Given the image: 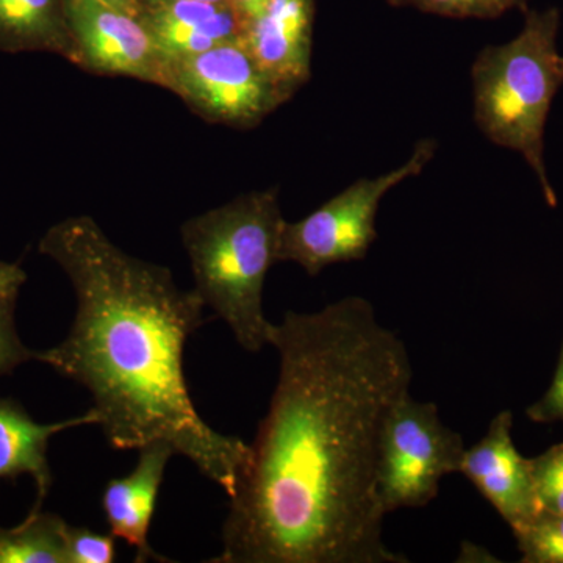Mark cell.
Instances as JSON below:
<instances>
[{
  "mask_svg": "<svg viewBox=\"0 0 563 563\" xmlns=\"http://www.w3.org/2000/svg\"><path fill=\"white\" fill-rule=\"evenodd\" d=\"M280 368L213 563H406L384 542L380 437L409 395L406 344L362 296L272 325Z\"/></svg>",
  "mask_w": 563,
  "mask_h": 563,
  "instance_id": "1",
  "label": "cell"
},
{
  "mask_svg": "<svg viewBox=\"0 0 563 563\" xmlns=\"http://www.w3.org/2000/svg\"><path fill=\"white\" fill-rule=\"evenodd\" d=\"M38 247L68 276L77 309L68 336L35 361L91 393L111 448L169 443L231 498L251 444L211 429L191 401L184 351L203 322L198 291L122 251L87 214L52 225Z\"/></svg>",
  "mask_w": 563,
  "mask_h": 563,
  "instance_id": "2",
  "label": "cell"
},
{
  "mask_svg": "<svg viewBox=\"0 0 563 563\" xmlns=\"http://www.w3.org/2000/svg\"><path fill=\"white\" fill-rule=\"evenodd\" d=\"M284 222L279 192L269 188L244 192L190 218L180 229L195 290L247 352L269 344L273 322L263 312V288L279 262Z\"/></svg>",
  "mask_w": 563,
  "mask_h": 563,
  "instance_id": "3",
  "label": "cell"
},
{
  "mask_svg": "<svg viewBox=\"0 0 563 563\" xmlns=\"http://www.w3.org/2000/svg\"><path fill=\"white\" fill-rule=\"evenodd\" d=\"M559 11H528L523 31L509 43L479 52L472 69L474 121L492 143L523 155L544 199L558 203L544 166V125L563 85L558 51Z\"/></svg>",
  "mask_w": 563,
  "mask_h": 563,
  "instance_id": "4",
  "label": "cell"
},
{
  "mask_svg": "<svg viewBox=\"0 0 563 563\" xmlns=\"http://www.w3.org/2000/svg\"><path fill=\"white\" fill-rule=\"evenodd\" d=\"M437 152L433 140H421L409 161L374 179L354 181L302 220L282 225L279 262L298 263L317 276L335 263L362 261L377 240L376 217L384 196L420 176Z\"/></svg>",
  "mask_w": 563,
  "mask_h": 563,
  "instance_id": "5",
  "label": "cell"
},
{
  "mask_svg": "<svg viewBox=\"0 0 563 563\" xmlns=\"http://www.w3.org/2000/svg\"><path fill=\"white\" fill-rule=\"evenodd\" d=\"M465 451L461 433L444 424L435 404L410 393L399 399L380 437L377 490L385 514L432 503L443 477L461 473Z\"/></svg>",
  "mask_w": 563,
  "mask_h": 563,
  "instance_id": "6",
  "label": "cell"
},
{
  "mask_svg": "<svg viewBox=\"0 0 563 563\" xmlns=\"http://www.w3.org/2000/svg\"><path fill=\"white\" fill-rule=\"evenodd\" d=\"M163 88L202 120L242 131L257 128L290 101L242 40L169 60Z\"/></svg>",
  "mask_w": 563,
  "mask_h": 563,
  "instance_id": "7",
  "label": "cell"
},
{
  "mask_svg": "<svg viewBox=\"0 0 563 563\" xmlns=\"http://www.w3.org/2000/svg\"><path fill=\"white\" fill-rule=\"evenodd\" d=\"M70 36L69 62L95 76L165 85L166 60L140 18L101 0H63Z\"/></svg>",
  "mask_w": 563,
  "mask_h": 563,
  "instance_id": "8",
  "label": "cell"
},
{
  "mask_svg": "<svg viewBox=\"0 0 563 563\" xmlns=\"http://www.w3.org/2000/svg\"><path fill=\"white\" fill-rule=\"evenodd\" d=\"M509 410L496 415L483 439L466 448L461 466V473L510 528L526 523L542 510L531 459H526L515 446Z\"/></svg>",
  "mask_w": 563,
  "mask_h": 563,
  "instance_id": "9",
  "label": "cell"
},
{
  "mask_svg": "<svg viewBox=\"0 0 563 563\" xmlns=\"http://www.w3.org/2000/svg\"><path fill=\"white\" fill-rule=\"evenodd\" d=\"M313 22V0H268L244 24V46L290 99L312 77Z\"/></svg>",
  "mask_w": 563,
  "mask_h": 563,
  "instance_id": "10",
  "label": "cell"
},
{
  "mask_svg": "<svg viewBox=\"0 0 563 563\" xmlns=\"http://www.w3.org/2000/svg\"><path fill=\"white\" fill-rule=\"evenodd\" d=\"M139 463L128 476L111 479L102 495V509L110 532L136 551V562H168L152 551L150 531L155 504L169 459L172 444L154 442L140 448Z\"/></svg>",
  "mask_w": 563,
  "mask_h": 563,
  "instance_id": "11",
  "label": "cell"
},
{
  "mask_svg": "<svg viewBox=\"0 0 563 563\" xmlns=\"http://www.w3.org/2000/svg\"><path fill=\"white\" fill-rule=\"evenodd\" d=\"M139 18L168 62L242 40L246 24L231 2L154 3L144 5Z\"/></svg>",
  "mask_w": 563,
  "mask_h": 563,
  "instance_id": "12",
  "label": "cell"
},
{
  "mask_svg": "<svg viewBox=\"0 0 563 563\" xmlns=\"http://www.w3.org/2000/svg\"><path fill=\"white\" fill-rule=\"evenodd\" d=\"M88 424H98L95 409L81 417L40 424L20 402L0 398V481H14L22 474L31 476L36 487L33 509H41L54 481L47 459L52 437Z\"/></svg>",
  "mask_w": 563,
  "mask_h": 563,
  "instance_id": "13",
  "label": "cell"
},
{
  "mask_svg": "<svg viewBox=\"0 0 563 563\" xmlns=\"http://www.w3.org/2000/svg\"><path fill=\"white\" fill-rule=\"evenodd\" d=\"M0 52H46L69 62L70 36L63 0H0Z\"/></svg>",
  "mask_w": 563,
  "mask_h": 563,
  "instance_id": "14",
  "label": "cell"
},
{
  "mask_svg": "<svg viewBox=\"0 0 563 563\" xmlns=\"http://www.w3.org/2000/svg\"><path fill=\"white\" fill-rule=\"evenodd\" d=\"M68 523L58 515L32 509L14 528H0V563H68Z\"/></svg>",
  "mask_w": 563,
  "mask_h": 563,
  "instance_id": "15",
  "label": "cell"
},
{
  "mask_svg": "<svg viewBox=\"0 0 563 563\" xmlns=\"http://www.w3.org/2000/svg\"><path fill=\"white\" fill-rule=\"evenodd\" d=\"M523 563H563V515L540 510L512 528Z\"/></svg>",
  "mask_w": 563,
  "mask_h": 563,
  "instance_id": "16",
  "label": "cell"
},
{
  "mask_svg": "<svg viewBox=\"0 0 563 563\" xmlns=\"http://www.w3.org/2000/svg\"><path fill=\"white\" fill-rule=\"evenodd\" d=\"M393 7H410L444 18L492 20L514 9L525 10L528 0H387Z\"/></svg>",
  "mask_w": 563,
  "mask_h": 563,
  "instance_id": "17",
  "label": "cell"
},
{
  "mask_svg": "<svg viewBox=\"0 0 563 563\" xmlns=\"http://www.w3.org/2000/svg\"><path fill=\"white\" fill-rule=\"evenodd\" d=\"M531 465L540 506L563 515V442L531 459Z\"/></svg>",
  "mask_w": 563,
  "mask_h": 563,
  "instance_id": "18",
  "label": "cell"
},
{
  "mask_svg": "<svg viewBox=\"0 0 563 563\" xmlns=\"http://www.w3.org/2000/svg\"><path fill=\"white\" fill-rule=\"evenodd\" d=\"M66 551L68 563H111L117 558V537L68 526Z\"/></svg>",
  "mask_w": 563,
  "mask_h": 563,
  "instance_id": "19",
  "label": "cell"
},
{
  "mask_svg": "<svg viewBox=\"0 0 563 563\" xmlns=\"http://www.w3.org/2000/svg\"><path fill=\"white\" fill-rule=\"evenodd\" d=\"M16 299L9 298L0 301V376L13 373L22 363L36 358V352L29 350L18 333L16 321H14Z\"/></svg>",
  "mask_w": 563,
  "mask_h": 563,
  "instance_id": "20",
  "label": "cell"
},
{
  "mask_svg": "<svg viewBox=\"0 0 563 563\" xmlns=\"http://www.w3.org/2000/svg\"><path fill=\"white\" fill-rule=\"evenodd\" d=\"M533 422H563V344L553 383L547 393L526 410Z\"/></svg>",
  "mask_w": 563,
  "mask_h": 563,
  "instance_id": "21",
  "label": "cell"
},
{
  "mask_svg": "<svg viewBox=\"0 0 563 563\" xmlns=\"http://www.w3.org/2000/svg\"><path fill=\"white\" fill-rule=\"evenodd\" d=\"M25 280H27V274L18 263L0 262V301L18 298Z\"/></svg>",
  "mask_w": 563,
  "mask_h": 563,
  "instance_id": "22",
  "label": "cell"
},
{
  "mask_svg": "<svg viewBox=\"0 0 563 563\" xmlns=\"http://www.w3.org/2000/svg\"><path fill=\"white\" fill-rule=\"evenodd\" d=\"M101 2L135 18H139L141 11H143V2L141 0H101Z\"/></svg>",
  "mask_w": 563,
  "mask_h": 563,
  "instance_id": "23",
  "label": "cell"
},
{
  "mask_svg": "<svg viewBox=\"0 0 563 563\" xmlns=\"http://www.w3.org/2000/svg\"><path fill=\"white\" fill-rule=\"evenodd\" d=\"M266 2H268V0H231L232 5L235 7L246 20L257 14Z\"/></svg>",
  "mask_w": 563,
  "mask_h": 563,
  "instance_id": "24",
  "label": "cell"
},
{
  "mask_svg": "<svg viewBox=\"0 0 563 563\" xmlns=\"http://www.w3.org/2000/svg\"><path fill=\"white\" fill-rule=\"evenodd\" d=\"M144 5H154V3H165V2H206V3H224L231 2V0H141Z\"/></svg>",
  "mask_w": 563,
  "mask_h": 563,
  "instance_id": "25",
  "label": "cell"
}]
</instances>
